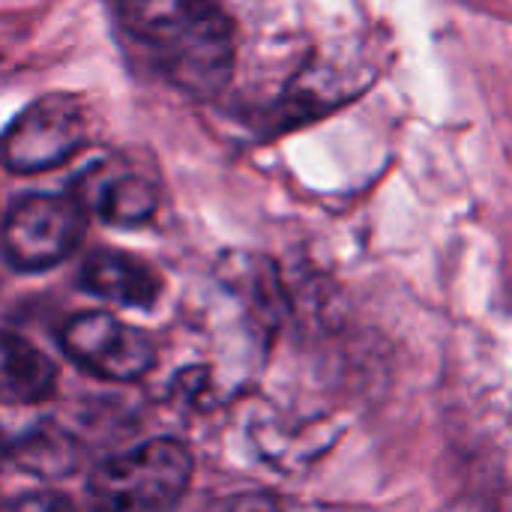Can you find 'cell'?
<instances>
[{
	"mask_svg": "<svg viewBox=\"0 0 512 512\" xmlns=\"http://www.w3.org/2000/svg\"><path fill=\"white\" fill-rule=\"evenodd\" d=\"M192 480V456L180 441L156 438L105 459L87 486L90 512H174Z\"/></svg>",
	"mask_w": 512,
	"mask_h": 512,
	"instance_id": "cell-1",
	"label": "cell"
},
{
	"mask_svg": "<svg viewBox=\"0 0 512 512\" xmlns=\"http://www.w3.org/2000/svg\"><path fill=\"white\" fill-rule=\"evenodd\" d=\"M90 135V114L72 93L30 102L0 135V162L12 174H39L72 159Z\"/></svg>",
	"mask_w": 512,
	"mask_h": 512,
	"instance_id": "cell-2",
	"label": "cell"
},
{
	"mask_svg": "<svg viewBox=\"0 0 512 512\" xmlns=\"http://www.w3.org/2000/svg\"><path fill=\"white\" fill-rule=\"evenodd\" d=\"M87 228V210L75 195H27L9 207L0 225L3 258L21 273H42L66 261Z\"/></svg>",
	"mask_w": 512,
	"mask_h": 512,
	"instance_id": "cell-3",
	"label": "cell"
},
{
	"mask_svg": "<svg viewBox=\"0 0 512 512\" xmlns=\"http://www.w3.org/2000/svg\"><path fill=\"white\" fill-rule=\"evenodd\" d=\"M159 66L174 87L195 99H213L231 81L237 33L222 6L201 15L174 39L156 48Z\"/></svg>",
	"mask_w": 512,
	"mask_h": 512,
	"instance_id": "cell-4",
	"label": "cell"
},
{
	"mask_svg": "<svg viewBox=\"0 0 512 512\" xmlns=\"http://www.w3.org/2000/svg\"><path fill=\"white\" fill-rule=\"evenodd\" d=\"M60 345L84 372L120 384L144 378L156 363L153 339L105 312H81L69 318L60 333Z\"/></svg>",
	"mask_w": 512,
	"mask_h": 512,
	"instance_id": "cell-5",
	"label": "cell"
},
{
	"mask_svg": "<svg viewBox=\"0 0 512 512\" xmlns=\"http://www.w3.org/2000/svg\"><path fill=\"white\" fill-rule=\"evenodd\" d=\"M75 198L84 204V210H93L102 222L117 225V228H132V225H144L159 204L156 186L126 168H93Z\"/></svg>",
	"mask_w": 512,
	"mask_h": 512,
	"instance_id": "cell-6",
	"label": "cell"
},
{
	"mask_svg": "<svg viewBox=\"0 0 512 512\" xmlns=\"http://www.w3.org/2000/svg\"><path fill=\"white\" fill-rule=\"evenodd\" d=\"M81 288L132 309H147L162 294V276L141 258L99 249L81 267Z\"/></svg>",
	"mask_w": 512,
	"mask_h": 512,
	"instance_id": "cell-7",
	"label": "cell"
},
{
	"mask_svg": "<svg viewBox=\"0 0 512 512\" xmlns=\"http://www.w3.org/2000/svg\"><path fill=\"white\" fill-rule=\"evenodd\" d=\"M57 390V366L27 339L0 333V405H39Z\"/></svg>",
	"mask_w": 512,
	"mask_h": 512,
	"instance_id": "cell-8",
	"label": "cell"
},
{
	"mask_svg": "<svg viewBox=\"0 0 512 512\" xmlns=\"http://www.w3.org/2000/svg\"><path fill=\"white\" fill-rule=\"evenodd\" d=\"M216 6L219 0H117L123 27L153 51Z\"/></svg>",
	"mask_w": 512,
	"mask_h": 512,
	"instance_id": "cell-9",
	"label": "cell"
},
{
	"mask_svg": "<svg viewBox=\"0 0 512 512\" xmlns=\"http://www.w3.org/2000/svg\"><path fill=\"white\" fill-rule=\"evenodd\" d=\"M204 512H282L279 504L270 495L261 492H240V495H225L219 501H213Z\"/></svg>",
	"mask_w": 512,
	"mask_h": 512,
	"instance_id": "cell-10",
	"label": "cell"
},
{
	"mask_svg": "<svg viewBox=\"0 0 512 512\" xmlns=\"http://www.w3.org/2000/svg\"><path fill=\"white\" fill-rule=\"evenodd\" d=\"M0 512H66V504L54 495H27L9 501Z\"/></svg>",
	"mask_w": 512,
	"mask_h": 512,
	"instance_id": "cell-11",
	"label": "cell"
}]
</instances>
